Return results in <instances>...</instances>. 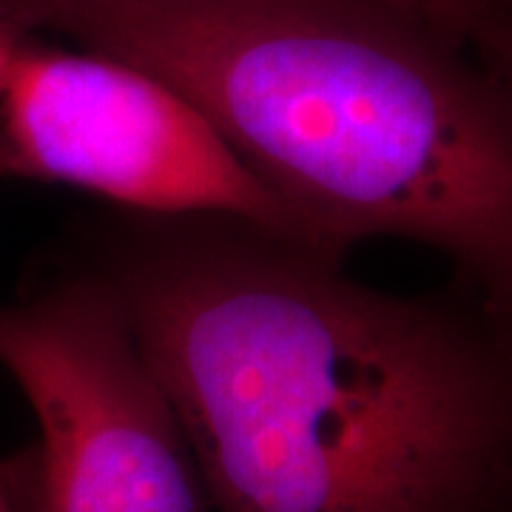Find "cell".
<instances>
[{
  "label": "cell",
  "mask_w": 512,
  "mask_h": 512,
  "mask_svg": "<svg viewBox=\"0 0 512 512\" xmlns=\"http://www.w3.org/2000/svg\"><path fill=\"white\" fill-rule=\"evenodd\" d=\"M200 106L322 254L399 239L512 319V83L421 0H0Z\"/></svg>",
  "instance_id": "2"
},
{
  "label": "cell",
  "mask_w": 512,
  "mask_h": 512,
  "mask_svg": "<svg viewBox=\"0 0 512 512\" xmlns=\"http://www.w3.org/2000/svg\"><path fill=\"white\" fill-rule=\"evenodd\" d=\"M0 512H20L15 498H12V490H9V484L3 478V470H0Z\"/></svg>",
  "instance_id": "7"
},
{
  "label": "cell",
  "mask_w": 512,
  "mask_h": 512,
  "mask_svg": "<svg viewBox=\"0 0 512 512\" xmlns=\"http://www.w3.org/2000/svg\"><path fill=\"white\" fill-rule=\"evenodd\" d=\"M504 512H512V498H510V504H507V510H504Z\"/></svg>",
  "instance_id": "8"
},
{
  "label": "cell",
  "mask_w": 512,
  "mask_h": 512,
  "mask_svg": "<svg viewBox=\"0 0 512 512\" xmlns=\"http://www.w3.org/2000/svg\"><path fill=\"white\" fill-rule=\"evenodd\" d=\"M194 447L211 512H504L512 319L467 285L393 293L231 217L86 220Z\"/></svg>",
  "instance_id": "1"
},
{
  "label": "cell",
  "mask_w": 512,
  "mask_h": 512,
  "mask_svg": "<svg viewBox=\"0 0 512 512\" xmlns=\"http://www.w3.org/2000/svg\"><path fill=\"white\" fill-rule=\"evenodd\" d=\"M0 370L37 424L35 444L0 467L20 512H211L163 382L74 259L0 302Z\"/></svg>",
  "instance_id": "3"
},
{
  "label": "cell",
  "mask_w": 512,
  "mask_h": 512,
  "mask_svg": "<svg viewBox=\"0 0 512 512\" xmlns=\"http://www.w3.org/2000/svg\"><path fill=\"white\" fill-rule=\"evenodd\" d=\"M0 174L140 217H231L291 234L211 117L126 57L20 37L0 89ZM296 239V237H293Z\"/></svg>",
  "instance_id": "4"
},
{
  "label": "cell",
  "mask_w": 512,
  "mask_h": 512,
  "mask_svg": "<svg viewBox=\"0 0 512 512\" xmlns=\"http://www.w3.org/2000/svg\"><path fill=\"white\" fill-rule=\"evenodd\" d=\"M441 18L450 20L458 32L501 29L512 32V0H421Z\"/></svg>",
  "instance_id": "5"
},
{
  "label": "cell",
  "mask_w": 512,
  "mask_h": 512,
  "mask_svg": "<svg viewBox=\"0 0 512 512\" xmlns=\"http://www.w3.org/2000/svg\"><path fill=\"white\" fill-rule=\"evenodd\" d=\"M18 46L20 35L6 23V20L0 18V89H3V80H6V74H9V66H12V60H15Z\"/></svg>",
  "instance_id": "6"
}]
</instances>
